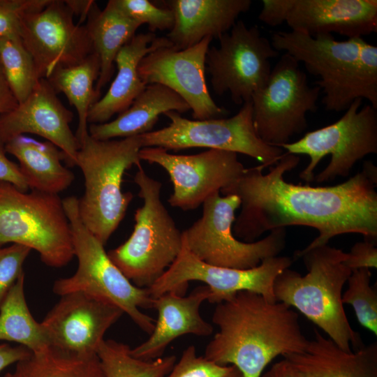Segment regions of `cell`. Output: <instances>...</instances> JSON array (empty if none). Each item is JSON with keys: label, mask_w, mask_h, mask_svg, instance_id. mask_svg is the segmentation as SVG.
I'll list each match as a JSON object with an SVG mask.
<instances>
[{"label": "cell", "mask_w": 377, "mask_h": 377, "mask_svg": "<svg viewBox=\"0 0 377 377\" xmlns=\"http://www.w3.org/2000/svg\"><path fill=\"white\" fill-rule=\"evenodd\" d=\"M300 158L284 153L264 174L260 165L246 168L232 184L220 192L235 195L241 212L232 226L234 235L255 242L266 231L291 226L316 229L319 235L299 252L327 244L335 236L357 233L376 242L377 168L365 161L360 172L346 182L328 186L295 185L284 175L295 168Z\"/></svg>", "instance_id": "obj_1"}, {"label": "cell", "mask_w": 377, "mask_h": 377, "mask_svg": "<svg viewBox=\"0 0 377 377\" xmlns=\"http://www.w3.org/2000/svg\"><path fill=\"white\" fill-rule=\"evenodd\" d=\"M212 322L219 331L203 356L216 364L235 366L243 377H261L276 357L302 353L309 341L292 307L251 291L238 292L216 304Z\"/></svg>", "instance_id": "obj_2"}, {"label": "cell", "mask_w": 377, "mask_h": 377, "mask_svg": "<svg viewBox=\"0 0 377 377\" xmlns=\"http://www.w3.org/2000/svg\"><path fill=\"white\" fill-rule=\"evenodd\" d=\"M272 47L304 64L319 79L327 111H345L357 98L377 110V47L363 38L337 40L331 34L313 36L297 31H277Z\"/></svg>", "instance_id": "obj_3"}, {"label": "cell", "mask_w": 377, "mask_h": 377, "mask_svg": "<svg viewBox=\"0 0 377 377\" xmlns=\"http://www.w3.org/2000/svg\"><path fill=\"white\" fill-rule=\"evenodd\" d=\"M300 258L307 273L283 270L274 282L276 300L295 308L343 350L352 351L351 345L355 350L361 348L364 345L350 325L341 300L352 272L343 263L346 253L326 244L296 251L293 260Z\"/></svg>", "instance_id": "obj_4"}, {"label": "cell", "mask_w": 377, "mask_h": 377, "mask_svg": "<svg viewBox=\"0 0 377 377\" xmlns=\"http://www.w3.org/2000/svg\"><path fill=\"white\" fill-rule=\"evenodd\" d=\"M140 135L100 140L89 133L80 142L76 158L85 190L78 212L85 227L104 246L123 220L133 198L122 191L123 176L132 166L141 167Z\"/></svg>", "instance_id": "obj_5"}, {"label": "cell", "mask_w": 377, "mask_h": 377, "mask_svg": "<svg viewBox=\"0 0 377 377\" xmlns=\"http://www.w3.org/2000/svg\"><path fill=\"white\" fill-rule=\"evenodd\" d=\"M62 202L71 228L78 267L73 275L56 280L53 292L59 296L83 292L112 304L150 334L155 321L140 309L153 308L154 298L147 288L135 286L112 262L104 245L83 224L78 212V199L69 196Z\"/></svg>", "instance_id": "obj_6"}, {"label": "cell", "mask_w": 377, "mask_h": 377, "mask_svg": "<svg viewBox=\"0 0 377 377\" xmlns=\"http://www.w3.org/2000/svg\"><path fill=\"white\" fill-rule=\"evenodd\" d=\"M138 168L134 182L142 205L135 211L129 238L108 255L135 286L147 288L177 258L183 237L162 202L161 182L149 176L142 166Z\"/></svg>", "instance_id": "obj_7"}, {"label": "cell", "mask_w": 377, "mask_h": 377, "mask_svg": "<svg viewBox=\"0 0 377 377\" xmlns=\"http://www.w3.org/2000/svg\"><path fill=\"white\" fill-rule=\"evenodd\" d=\"M7 243L36 251L51 267L69 263L74 256L72 233L60 197L22 192L0 182V247Z\"/></svg>", "instance_id": "obj_8"}, {"label": "cell", "mask_w": 377, "mask_h": 377, "mask_svg": "<svg viewBox=\"0 0 377 377\" xmlns=\"http://www.w3.org/2000/svg\"><path fill=\"white\" fill-rule=\"evenodd\" d=\"M362 103L355 99L334 123L279 147L288 154L309 156L299 175L306 184L348 177L358 161L377 154V110L369 104L360 108Z\"/></svg>", "instance_id": "obj_9"}, {"label": "cell", "mask_w": 377, "mask_h": 377, "mask_svg": "<svg viewBox=\"0 0 377 377\" xmlns=\"http://www.w3.org/2000/svg\"><path fill=\"white\" fill-rule=\"evenodd\" d=\"M240 205L238 196H221L219 191L205 200L201 217L182 232L184 241L195 256L214 266L245 269L279 256L286 246L285 228L274 229L253 242L239 240L234 235L235 212Z\"/></svg>", "instance_id": "obj_10"}, {"label": "cell", "mask_w": 377, "mask_h": 377, "mask_svg": "<svg viewBox=\"0 0 377 377\" xmlns=\"http://www.w3.org/2000/svg\"><path fill=\"white\" fill-rule=\"evenodd\" d=\"M170 124L140 135L142 147H160L167 151L205 147L242 154L261 163L265 168L276 163L283 149L264 142L253 123L251 101L244 103L229 118L188 119L179 113L164 114Z\"/></svg>", "instance_id": "obj_11"}, {"label": "cell", "mask_w": 377, "mask_h": 377, "mask_svg": "<svg viewBox=\"0 0 377 377\" xmlns=\"http://www.w3.org/2000/svg\"><path fill=\"white\" fill-rule=\"evenodd\" d=\"M300 63L284 53L265 84L252 96L253 123L259 137L279 147L308 127L306 113L317 110L320 89L311 87Z\"/></svg>", "instance_id": "obj_12"}, {"label": "cell", "mask_w": 377, "mask_h": 377, "mask_svg": "<svg viewBox=\"0 0 377 377\" xmlns=\"http://www.w3.org/2000/svg\"><path fill=\"white\" fill-rule=\"evenodd\" d=\"M209 47L205 59L215 94H230L233 103L242 105L266 83L271 73L270 59L279 52L261 35L257 26L248 27L238 20Z\"/></svg>", "instance_id": "obj_13"}, {"label": "cell", "mask_w": 377, "mask_h": 377, "mask_svg": "<svg viewBox=\"0 0 377 377\" xmlns=\"http://www.w3.org/2000/svg\"><path fill=\"white\" fill-rule=\"evenodd\" d=\"M293 261L290 257L277 256L266 258L250 269L214 266L195 256L183 239L177 258L147 290L152 298L169 291L184 295L189 281H198L208 287L209 303L226 301L240 291L253 292L276 302L273 290L274 280L283 270L290 268Z\"/></svg>", "instance_id": "obj_14"}, {"label": "cell", "mask_w": 377, "mask_h": 377, "mask_svg": "<svg viewBox=\"0 0 377 377\" xmlns=\"http://www.w3.org/2000/svg\"><path fill=\"white\" fill-rule=\"evenodd\" d=\"M139 156L168 172L173 185L168 202L184 211L198 207L209 196L235 182L246 170L237 154L220 149L177 155L160 147H142Z\"/></svg>", "instance_id": "obj_15"}, {"label": "cell", "mask_w": 377, "mask_h": 377, "mask_svg": "<svg viewBox=\"0 0 377 377\" xmlns=\"http://www.w3.org/2000/svg\"><path fill=\"white\" fill-rule=\"evenodd\" d=\"M258 19L270 27L286 22L311 36L337 33L348 38L377 31L376 0H263Z\"/></svg>", "instance_id": "obj_16"}, {"label": "cell", "mask_w": 377, "mask_h": 377, "mask_svg": "<svg viewBox=\"0 0 377 377\" xmlns=\"http://www.w3.org/2000/svg\"><path fill=\"white\" fill-rule=\"evenodd\" d=\"M64 1L51 0L42 10L26 14L20 37L40 79L58 68L77 65L94 52L86 26L75 24Z\"/></svg>", "instance_id": "obj_17"}, {"label": "cell", "mask_w": 377, "mask_h": 377, "mask_svg": "<svg viewBox=\"0 0 377 377\" xmlns=\"http://www.w3.org/2000/svg\"><path fill=\"white\" fill-rule=\"evenodd\" d=\"M212 40L207 37L184 50L172 45L160 47L145 56L138 68L147 85L160 84L179 95L195 120L222 118L228 113L212 99L206 82L205 59Z\"/></svg>", "instance_id": "obj_18"}, {"label": "cell", "mask_w": 377, "mask_h": 377, "mask_svg": "<svg viewBox=\"0 0 377 377\" xmlns=\"http://www.w3.org/2000/svg\"><path fill=\"white\" fill-rule=\"evenodd\" d=\"M119 307L83 292L61 296L40 323L50 347L80 357L97 355L105 332L123 315Z\"/></svg>", "instance_id": "obj_19"}, {"label": "cell", "mask_w": 377, "mask_h": 377, "mask_svg": "<svg viewBox=\"0 0 377 377\" xmlns=\"http://www.w3.org/2000/svg\"><path fill=\"white\" fill-rule=\"evenodd\" d=\"M57 94L47 79H40L25 101L0 115V140L5 145L25 133L38 135L62 151L68 166H76L80 144L70 127L73 113Z\"/></svg>", "instance_id": "obj_20"}, {"label": "cell", "mask_w": 377, "mask_h": 377, "mask_svg": "<svg viewBox=\"0 0 377 377\" xmlns=\"http://www.w3.org/2000/svg\"><path fill=\"white\" fill-rule=\"evenodd\" d=\"M209 290L205 285L196 287L187 296L169 291L154 298L153 309L158 318L149 337L131 349L138 359L152 360L162 356L167 346L175 339L186 334L207 337L214 327L200 315L202 304L208 300Z\"/></svg>", "instance_id": "obj_21"}, {"label": "cell", "mask_w": 377, "mask_h": 377, "mask_svg": "<svg viewBox=\"0 0 377 377\" xmlns=\"http://www.w3.org/2000/svg\"><path fill=\"white\" fill-rule=\"evenodd\" d=\"M175 22L165 37L177 50H184L207 37L219 39L228 32L239 16L247 12L250 0H169Z\"/></svg>", "instance_id": "obj_22"}, {"label": "cell", "mask_w": 377, "mask_h": 377, "mask_svg": "<svg viewBox=\"0 0 377 377\" xmlns=\"http://www.w3.org/2000/svg\"><path fill=\"white\" fill-rule=\"evenodd\" d=\"M168 45L172 44L165 36L156 37L149 31L135 34L118 52L114 61L117 75L106 94L91 107L88 123H106L128 109L147 86L138 74L140 61L155 49Z\"/></svg>", "instance_id": "obj_23"}, {"label": "cell", "mask_w": 377, "mask_h": 377, "mask_svg": "<svg viewBox=\"0 0 377 377\" xmlns=\"http://www.w3.org/2000/svg\"><path fill=\"white\" fill-rule=\"evenodd\" d=\"M301 377H377V343L346 351L314 330L306 350L284 357Z\"/></svg>", "instance_id": "obj_24"}, {"label": "cell", "mask_w": 377, "mask_h": 377, "mask_svg": "<svg viewBox=\"0 0 377 377\" xmlns=\"http://www.w3.org/2000/svg\"><path fill=\"white\" fill-rule=\"evenodd\" d=\"M191 108L177 93L160 84H147L130 107L118 117L103 124H91L89 135L100 140L141 135L151 131L161 114L183 113Z\"/></svg>", "instance_id": "obj_25"}, {"label": "cell", "mask_w": 377, "mask_h": 377, "mask_svg": "<svg viewBox=\"0 0 377 377\" xmlns=\"http://www.w3.org/2000/svg\"><path fill=\"white\" fill-rule=\"evenodd\" d=\"M5 150L18 160L31 190L58 195L75 179L74 174L61 163L64 160L62 151L50 142L21 135L7 142Z\"/></svg>", "instance_id": "obj_26"}, {"label": "cell", "mask_w": 377, "mask_h": 377, "mask_svg": "<svg viewBox=\"0 0 377 377\" xmlns=\"http://www.w3.org/2000/svg\"><path fill=\"white\" fill-rule=\"evenodd\" d=\"M86 27L94 51L101 61V70L95 91L100 98L101 89L110 82L119 50L135 35L141 24L131 19L110 0L103 10L96 3L87 17Z\"/></svg>", "instance_id": "obj_27"}, {"label": "cell", "mask_w": 377, "mask_h": 377, "mask_svg": "<svg viewBox=\"0 0 377 377\" xmlns=\"http://www.w3.org/2000/svg\"><path fill=\"white\" fill-rule=\"evenodd\" d=\"M100 70V59L94 51L77 65L57 68L47 79L55 91L65 94L77 110L78 126L75 136L79 144L89 134V111L100 98L95 91Z\"/></svg>", "instance_id": "obj_28"}, {"label": "cell", "mask_w": 377, "mask_h": 377, "mask_svg": "<svg viewBox=\"0 0 377 377\" xmlns=\"http://www.w3.org/2000/svg\"><path fill=\"white\" fill-rule=\"evenodd\" d=\"M24 280V272L0 304V341L15 342L37 353L50 346L41 323L34 318L28 308Z\"/></svg>", "instance_id": "obj_29"}, {"label": "cell", "mask_w": 377, "mask_h": 377, "mask_svg": "<svg viewBox=\"0 0 377 377\" xmlns=\"http://www.w3.org/2000/svg\"><path fill=\"white\" fill-rule=\"evenodd\" d=\"M15 364L11 377H105L97 355L80 357L51 347Z\"/></svg>", "instance_id": "obj_30"}, {"label": "cell", "mask_w": 377, "mask_h": 377, "mask_svg": "<svg viewBox=\"0 0 377 377\" xmlns=\"http://www.w3.org/2000/svg\"><path fill=\"white\" fill-rule=\"evenodd\" d=\"M128 345L103 340L97 356L105 377H165L177 362L175 355L144 360L133 357Z\"/></svg>", "instance_id": "obj_31"}, {"label": "cell", "mask_w": 377, "mask_h": 377, "mask_svg": "<svg viewBox=\"0 0 377 377\" xmlns=\"http://www.w3.org/2000/svg\"><path fill=\"white\" fill-rule=\"evenodd\" d=\"M0 63L18 103L31 94L40 78L20 37L0 38Z\"/></svg>", "instance_id": "obj_32"}, {"label": "cell", "mask_w": 377, "mask_h": 377, "mask_svg": "<svg viewBox=\"0 0 377 377\" xmlns=\"http://www.w3.org/2000/svg\"><path fill=\"white\" fill-rule=\"evenodd\" d=\"M369 269H360L351 272L348 288L342 293L343 304L353 306L359 323L377 335V290L371 286Z\"/></svg>", "instance_id": "obj_33"}, {"label": "cell", "mask_w": 377, "mask_h": 377, "mask_svg": "<svg viewBox=\"0 0 377 377\" xmlns=\"http://www.w3.org/2000/svg\"><path fill=\"white\" fill-rule=\"evenodd\" d=\"M165 377H243L234 365L216 364L197 355L193 345L182 353L170 372Z\"/></svg>", "instance_id": "obj_34"}, {"label": "cell", "mask_w": 377, "mask_h": 377, "mask_svg": "<svg viewBox=\"0 0 377 377\" xmlns=\"http://www.w3.org/2000/svg\"><path fill=\"white\" fill-rule=\"evenodd\" d=\"M116 5L128 17L142 25L147 24L149 32L170 30L175 18L167 7L156 6L148 0H114Z\"/></svg>", "instance_id": "obj_35"}, {"label": "cell", "mask_w": 377, "mask_h": 377, "mask_svg": "<svg viewBox=\"0 0 377 377\" xmlns=\"http://www.w3.org/2000/svg\"><path fill=\"white\" fill-rule=\"evenodd\" d=\"M50 2V0H0V38L20 37L22 17L42 10Z\"/></svg>", "instance_id": "obj_36"}, {"label": "cell", "mask_w": 377, "mask_h": 377, "mask_svg": "<svg viewBox=\"0 0 377 377\" xmlns=\"http://www.w3.org/2000/svg\"><path fill=\"white\" fill-rule=\"evenodd\" d=\"M31 250L23 245L12 244L0 247V304L23 271V264Z\"/></svg>", "instance_id": "obj_37"}, {"label": "cell", "mask_w": 377, "mask_h": 377, "mask_svg": "<svg viewBox=\"0 0 377 377\" xmlns=\"http://www.w3.org/2000/svg\"><path fill=\"white\" fill-rule=\"evenodd\" d=\"M375 242L364 239L355 243L346 253L344 265L351 271L377 267V248Z\"/></svg>", "instance_id": "obj_38"}, {"label": "cell", "mask_w": 377, "mask_h": 377, "mask_svg": "<svg viewBox=\"0 0 377 377\" xmlns=\"http://www.w3.org/2000/svg\"><path fill=\"white\" fill-rule=\"evenodd\" d=\"M5 145L0 140V182H7L22 192L29 186L17 164L10 161L6 155Z\"/></svg>", "instance_id": "obj_39"}, {"label": "cell", "mask_w": 377, "mask_h": 377, "mask_svg": "<svg viewBox=\"0 0 377 377\" xmlns=\"http://www.w3.org/2000/svg\"><path fill=\"white\" fill-rule=\"evenodd\" d=\"M31 352L22 346H11L0 343V372L7 367L27 358Z\"/></svg>", "instance_id": "obj_40"}, {"label": "cell", "mask_w": 377, "mask_h": 377, "mask_svg": "<svg viewBox=\"0 0 377 377\" xmlns=\"http://www.w3.org/2000/svg\"><path fill=\"white\" fill-rule=\"evenodd\" d=\"M17 105L0 63V115L13 110Z\"/></svg>", "instance_id": "obj_41"}, {"label": "cell", "mask_w": 377, "mask_h": 377, "mask_svg": "<svg viewBox=\"0 0 377 377\" xmlns=\"http://www.w3.org/2000/svg\"><path fill=\"white\" fill-rule=\"evenodd\" d=\"M262 377H301L296 369L286 360H282L275 364L262 375Z\"/></svg>", "instance_id": "obj_42"}, {"label": "cell", "mask_w": 377, "mask_h": 377, "mask_svg": "<svg viewBox=\"0 0 377 377\" xmlns=\"http://www.w3.org/2000/svg\"><path fill=\"white\" fill-rule=\"evenodd\" d=\"M64 1L73 15L80 17L79 24L87 19L89 13L96 3V1L91 0H66Z\"/></svg>", "instance_id": "obj_43"}, {"label": "cell", "mask_w": 377, "mask_h": 377, "mask_svg": "<svg viewBox=\"0 0 377 377\" xmlns=\"http://www.w3.org/2000/svg\"><path fill=\"white\" fill-rule=\"evenodd\" d=\"M3 377H11V374L10 372L6 374Z\"/></svg>", "instance_id": "obj_44"}]
</instances>
